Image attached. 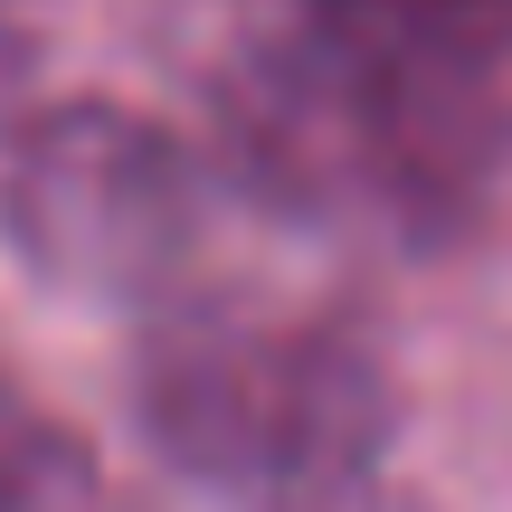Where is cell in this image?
I'll list each match as a JSON object with an SVG mask.
<instances>
[{
    "mask_svg": "<svg viewBox=\"0 0 512 512\" xmlns=\"http://www.w3.org/2000/svg\"><path fill=\"white\" fill-rule=\"evenodd\" d=\"M0 228L38 285L171 313L209 228V190L171 124L105 95H57V105H29L10 133Z\"/></svg>",
    "mask_w": 512,
    "mask_h": 512,
    "instance_id": "3957f363",
    "label": "cell"
},
{
    "mask_svg": "<svg viewBox=\"0 0 512 512\" xmlns=\"http://www.w3.org/2000/svg\"><path fill=\"white\" fill-rule=\"evenodd\" d=\"M294 29L370 57V67L437 76V86L512 76V0H294Z\"/></svg>",
    "mask_w": 512,
    "mask_h": 512,
    "instance_id": "277c9868",
    "label": "cell"
},
{
    "mask_svg": "<svg viewBox=\"0 0 512 512\" xmlns=\"http://www.w3.org/2000/svg\"><path fill=\"white\" fill-rule=\"evenodd\" d=\"M29 86H38V57H29V38L0 19V124H10V114H29Z\"/></svg>",
    "mask_w": 512,
    "mask_h": 512,
    "instance_id": "8992f818",
    "label": "cell"
},
{
    "mask_svg": "<svg viewBox=\"0 0 512 512\" xmlns=\"http://www.w3.org/2000/svg\"><path fill=\"white\" fill-rule=\"evenodd\" d=\"M95 456L38 389L0 370V512H86Z\"/></svg>",
    "mask_w": 512,
    "mask_h": 512,
    "instance_id": "5b68a950",
    "label": "cell"
},
{
    "mask_svg": "<svg viewBox=\"0 0 512 512\" xmlns=\"http://www.w3.org/2000/svg\"><path fill=\"white\" fill-rule=\"evenodd\" d=\"M133 437L190 484L342 503L399 437V380L342 313L171 304L133 351Z\"/></svg>",
    "mask_w": 512,
    "mask_h": 512,
    "instance_id": "7a4b0ae2",
    "label": "cell"
},
{
    "mask_svg": "<svg viewBox=\"0 0 512 512\" xmlns=\"http://www.w3.org/2000/svg\"><path fill=\"white\" fill-rule=\"evenodd\" d=\"M219 133L256 200L323 228H380L399 247L465 238L512 162L503 86L399 76L351 48H323L313 29L266 38L228 76Z\"/></svg>",
    "mask_w": 512,
    "mask_h": 512,
    "instance_id": "6da1fadb",
    "label": "cell"
}]
</instances>
